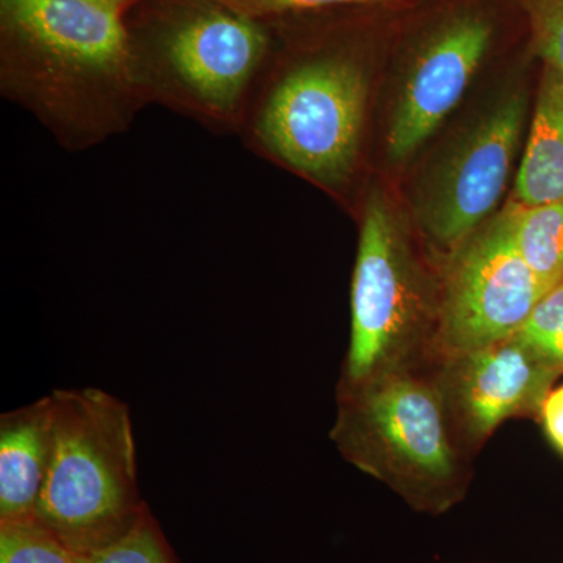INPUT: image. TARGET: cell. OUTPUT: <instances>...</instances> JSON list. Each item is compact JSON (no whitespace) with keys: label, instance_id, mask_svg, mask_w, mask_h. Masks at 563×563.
I'll use <instances>...</instances> for the list:
<instances>
[{"label":"cell","instance_id":"6da1fadb","mask_svg":"<svg viewBox=\"0 0 563 563\" xmlns=\"http://www.w3.org/2000/svg\"><path fill=\"white\" fill-rule=\"evenodd\" d=\"M0 92L69 152L122 135L147 107L124 14L87 0H0Z\"/></svg>","mask_w":563,"mask_h":563},{"label":"cell","instance_id":"7a4b0ae2","mask_svg":"<svg viewBox=\"0 0 563 563\" xmlns=\"http://www.w3.org/2000/svg\"><path fill=\"white\" fill-rule=\"evenodd\" d=\"M124 21L147 106L239 135L272 52L268 22L218 0H141Z\"/></svg>","mask_w":563,"mask_h":563},{"label":"cell","instance_id":"3957f363","mask_svg":"<svg viewBox=\"0 0 563 563\" xmlns=\"http://www.w3.org/2000/svg\"><path fill=\"white\" fill-rule=\"evenodd\" d=\"M335 399L331 440L350 465L418 514L440 517L466 498L474 457L454 431L432 368L379 377Z\"/></svg>","mask_w":563,"mask_h":563},{"label":"cell","instance_id":"277c9868","mask_svg":"<svg viewBox=\"0 0 563 563\" xmlns=\"http://www.w3.org/2000/svg\"><path fill=\"white\" fill-rule=\"evenodd\" d=\"M54 448L33 521L79 555L120 540L146 512L128 404L101 388H58Z\"/></svg>","mask_w":563,"mask_h":563},{"label":"cell","instance_id":"5b68a950","mask_svg":"<svg viewBox=\"0 0 563 563\" xmlns=\"http://www.w3.org/2000/svg\"><path fill=\"white\" fill-rule=\"evenodd\" d=\"M368 91V73L350 47H310L263 68L239 136L263 157L342 191L361 157Z\"/></svg>","mask_w":563,"mask_h":563},{"label":"cell","instance_id":"8992f818","mask_svg":"<svg viewBox=\"0 0 563 563\" xmlns=\"http://www.w3.org/2000/svg\"><path fill=\"white\" fill-rule=\"evenodd\" d=\"M442 257L413 242L379 196L368 199L351 284L350 344L336 391L432 368L439 358Z\"/></svg>","mask_w":563,"mask_h":563},{"label":"cell","instance_id":"52a82bcc","mask_svg":"<svg viewBox=\"0 0 563 563\" xmlns=\"http://www.w3.org/2000/svg\"><path fill=\"white\" fill-rule=\"evenodd\" d=\"M548 291L515 247L507 207L442 257L437 361L515 335Z\"/></svg>","mask_w":563,"mask_h":563},{"label":"cell","instance_id":"ba28073f","mask_svg":"<svg viewBox=\"0 0 563 563\" xmlns=\"http://www.w3.org/2000/svg\"><path fill=\"white\" fill-rule=\"evenodd\" d=\"M526 114L525 96H507L462 136L426 180L418 196V224L439 257H446L490 220L512 173Z\"/></svg>","mask_w":563,"mask_h":563},{"label":"cell","instance_id":"9c48e42d","mask_svg":"<svg viewBox=\"0 0 563 563\" xmlns=\"http://www.w3.org/2000/svg\"><path fill=\"white\" fill-rule=\"evenodd\" d=\"M432 376L459 440L476 457L504 422L539 421L563 373L512 335L440 358Z\"/></svg>","mask_w":563,"mask_h":563},{"label":"cell","instance_id":"30bf717a","mask_svg":"<svg viewBox=\"0 0 563 563\" xmlns=\"http://www.w3.org/2000/svg\"><path fill=\"white\" fill-rule=\"evenodd\" d=\"M492 38L490 18L472 7L451 10L424 32L388 129L387 151L393 162H404L420 150L457 107Z\"/></svg>","mask_w":563,"mask_h":563},{"label":"cell","instance_id":"8fae6325","mask_svg":"<svg viewBox=\"0 0 563 563\" xmlns=\"http://www.w3.org/2000/svg\"><path fill=\"white\" fill-rule=\"evenodd\" d=\"M54 448L51 393L0 417V525L33 521Z\"/></svg>","mask_w":563,"mask_h":563},{"label":"cell","instance_id":"7c38bea8","mask_svg":"<svg viewBox=\"0 0 563 563\" xmlns=\"http://www.w3.org/2000/svg\"><path fill=\"white\" fill-rule=\"evenodd\" d=\"M563 201V77L544 68L536 111L515 180V202Z\"/></svg>","mask_w":563,"mask_h":563},{"label":"cell","instance_id":"4fadbf2b","mask_svg":"<svg viewBox=\"0 0 563 563\" xmlns=\"http://www.w3.org/2000/svg\"><path fill=\"white\" fill-rule=\"evenodd\" d=\"M509 207L518 254L548 290L563 284V201Z\"/></svg>","mask_w":563,"mask_h":563},{"label":"cell","instance_id":"5bb4252c","mask_svg":"<svg viewBox=\"0 0 563 563\" xmlns=\"http://www.w3.org/2000/svg\"><path fill=\"white\" fill-rule=\"evenodd\" d=\"M79 558L81 563H177L168 540L150 509L120 540L98 553Z\"/></svg>","mask_w":563,"mask_h":563},{"label":"cell","instance_id":"9a60e30c","mask_svg":"<svg viewBox=\"0 0 563 563\" xmlns=\"http://www.w3.org/2000/svg\"><path fill=\"white\" fill-rule=\"evenodd\" d=\"M515 335L563 373V284L551 288Z\"/></svg>","mask_w":563,"mask_h":563},{"label":"cell","instance_id":"2e32d148","mask_svg":"<svg viewBox=\"0 0 563 563\" xmlns=\"http://www.w3.org/2000/svg\"><path fill=\"white\" fill-rule=\"evenodd\" d=\"M0 563H81L35 521L0 525Z\"/></svg>","mask_w":563,"mask_h":563},{"label":"cell","instance_id":"e0dca14e","mask_svg":"<svg viewBox=\"0 0 563 563\" xmlns=\"http://www.w3.org/2000/svg\"><path fill=\"white\" fill-rule=\"evenodd\" d=\"M532 47L544 68L563 77V0H523Z\"/></svg>","mask_w":563,"mask_h":563},{"label":"cell","instance_id":"ac0fdd59","mask_svg":"<svg viewBox=\"0 0 563 563\" xmlns=\"http://www.w3.org/2000/svg\"><path fill=\"white\" fill-rule=\"evenodd\" d=\"M252 20L269 22L299 14L322 13L350 7L374 5L390 0H218Z\"/></svg>","mask_w":563,"mask_h":563},{"label":"cell","instance_id":"d6986e66","mask_svg":"<svg viewBox=\"0 0 563 563\" xmlns=\"http://www.w3.org/2000/svg\"><path fill=\"white\" fill-rule=\"evenodd\" d=\"M539 421L548 440L563 455V384L554 387L544 399Z\"/></svg>","mask_w":563,"mask_h":563},{"label":"cell","instance_id":"ffe728a7","mask_svg":"<svg viewBox=\"0 0 563 563\" xmlns=\"http://www.w3.org/2000/svg\"><path fill=\"white\" fill-rule=\"evenodd\" d=\"M87 2L96 3V5L106 7V9L117 10L125 14L132 7L140 3L141 0H87Z\"/></svg>","mask_w":563,"mask_h":563}]
</instances>
